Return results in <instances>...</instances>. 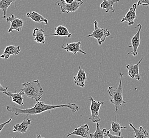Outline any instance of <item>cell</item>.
I'll return each instance as SVG.
<instances>
[{"instance_id": "1", "label": "cell", "mask_w": 149, "mask_h": 138, "mask_svg": "<svg viewBox=\"0 0 149 138\" xmlns=\"http://www.w3.org/2000/svg\"><path fill=\"white\" fill-rule=\"evenodd\" d=\"M67 107L70 109L72 113L79 111V106L75 103H67L60 105H48L45 104L43 102H37L36 104L31 108H20L14 105H10L6 106V110L12 112L18 116L20 114H26L27 115H32L42 113L45 111H51L55 108Z\"/></svg>"}, {"instance_id": "2", "label": "cell", "mask_w": 149, "mask_h": 138, "mask_svg": "<svg viewBox=\"0 0 149 138\" xmlns=\"http://www.w3.org/2000/svg\"><path fill=\"white\" fill-rule=\"evenodd\" d=\"M123 74L120 72V81L118 86L116 88H115L111 86L108 88L107 91L110 96V102L113 104L115 107V118L116 119L117 112L119 110L120 106L123 104H126V102L123 99Z\"/></svg>"}, {"instance_id": "3", "label": "cell", "mask_w": 149, "mask_h": 138, "mask_svg": "<svg viewBox=\"0 0 149 138\" xmlns=\"http://www.w3.org/2000/svg\"><path fill=\"white\" fill-rule=\"evenodd\" d=\"M22 86L23 88L20 90L24 91V95L26 97L35 99L36 102L41 99L44 90L38 80L25 82L22 84Z\"/></svg>"}, {"instance_id": "4", "label": "cell", "mask_w": 149, "mask_h": 138, "mask_svg": "<svg viewBox=\"0 0 149 138\" xmlns=\"http://www.w3.org/2000/svg\"><path fill=\"white\" fill-rule=\"evenodd\" d=\"M94 28L93 33L87 35V37L95 38L97 39L99 45H102L105 42L106 38L110 36V31L107 29L99 27L97 20L94 21Z\"/></svg>"}, {"instance_id": "5", "label": "cell", "mask_w": 149, "mask_h": 138, "mask_svg": "<svg viewBox=\"0 0 149 138\" xmlns=\"http://www.w3.org/2000/svg\"><path fill=\"white\" fill-rule=\"evenodd\" d=\"M84 4L82 0H75L71 4L66 3L64 0H60L57 1L55 4L59 6L61 10V13H71L77 11L79 8Z\"/></svg>"}, {"instance_id": "6", "label": "cell", "mask_w": 149, "mask_h": 138, "mask_svg": "<svg viewBox=\"0 0 149 138\" xmlns=\"http://www.w3.org/2000/svg\"><path fill=\"white\" fill-rule=\"evenodd\" d=\"M89 100L91 102L90 111L91 115L89 120L91 121L93 123H98L101 121V118L99 117V112L102 105L104 104V102L96 101L93 98L92 96H90Z\"/></svg>"}, {"instance_id": "7", "label": "cell", "mask_w": 149, "mask_h": 138, "mask_svg": "<svg viewBox=\"0 0 149 138\" xmlns=\"http://www.w3.org/2000/svg\"><path fill=\"white\" fill-rule=\"evenodd\" d=\"M139 28V29L137 30V33L132 37L131 42V45L128 46L129 47L132 48V51L128 53L127 55H129L130 54H132L134 56H137L138 54L137 50H138L139 47L140 45V33L141 31L142 28V26L141 24H139L138 26L135 27V28Z\"/></svg>"}, {"instance_id": "8", "label": "cell", "mask_w": 149, "mask_h": 138, "mask_svg": "<svg viewBox=\"0 0 149 138\" xmlns=\"http://www.w3.org/2000/svg\"><path fill=\"white\" fill-rule=\"evenodd\" d=\"M6 20L7 22H11V26L8 30V33H11L13 30L19 32L22 30L24 24L22 19L17 18L15 15L11 14V16L6 18Z\"/></svg>"}, {"instance_id": "9", "label": "cell", "mask_w": 149, "mask_h": 138, "mask_svg": "<svg viewBox=\"0 0 149 138\" xmlns=\"http://www.w3.org/2000/svg\"><path fill=\"white\" fill-rule=\"evenodd\" d=\"M137 4L134 3L132 7L129 9L128 12L126 15L121 20V22H127L128 26H131L134 24V20L137 17L136 15V9H137Z\"/></svg>"}, {"instance_id": "10", "label": "cell", "mask_w": 149, "mask_h": 138, "mask_svg": "<svg viewBox=\"0 0 149 138\" xmlns=\"http://www.w3.org/2000/svg\"><path fill=\"white\" fill-rule=\"evenodd\" d=\"M143 58L142 57L136 64H130L126 66V69L128 70V75L130 77L135 79L137 80L141 79V75L139 73V65L143 60Z\"/></svg>"}, {"instance_id": "11", "label": "cell", "mask_w": 149, "mask_h": 138, "mask_svg": "<svg viewBox=\"0 0 149 138\" xmlns=\"http://www.w3.org/2000/svg\"><path fill=\"white\" fill-rule=\"evenodd\" d=\"M81 42L80 41H79L77 43H70L66 44L65 46L64 45H62V48L65 49L68 53L71 52L74 55H75L78 53H81L82 54H86V52L83 51L81 48Z\"/></svg>"}, {"instance_id": "12", "label": "cell", "mask_w": 149, "mask_h": 138, "mask_svg": "<svg viewBox=\"0 0 149 138\" xmlns=\"http://www.w3.org/2000/svg\"><path fill=\"white\" fill-rule=\"evenodd\" d=\"M20 52L21 48L20 46H15L13 45H10L6 46L3 54L0 56V57L4 60H7L11 55H17L20 53Z\"/></svg>"}, {"instance_id": "13", "label": "cell", "mask_w": 149, "mask_h": 138, "mask_svg": "<svg viewBox=\"0 0 149 138\" xmlns=\"http://www.w3.org/2000/svg\"><path fill=\"white\" fill-rule=\"evenodd\" d=\"M31 120L27 116L24 118V120L20 124H16L14 126L13 132H18L20 133H26L29 126L31 125Z\"/></svg>"}, {"instance_id": "14", "label": "cell", "mask_w": 149, "mask_h": 138, "mask_svg": "<svg viewBox=\"0 0 149 138\" xmlns=\"http://www.w3.org/2000/svg\"><path fill=\"white\" fill-rule=\"evenodd\" d=\"M87 80L86 73L81 66L79 67L77 75L74 77L75 84L81 87H84L86 86V81Z\"/></svg>"}, {"instance_id": "15", "label": "cell", "mask_w": 149, "mask_h": 138, "mask_svg": "<svg viewBox=\"0 0 149 138\" xmlns=\"http://www.w3.org/2000/svg\"><path fill=\"white\" fill-rule=\"evenodd\" d=\"M90 131L89 126L88 124H85L75 128L74 130L71 133L68 134L66 137H69L72 135H78L82 138H87Z\"/></svg>"}, {"instance_id": "16", "label": "cell", "mask_w": 149, "mask_h": 138, "mask_svg": "<svg viewBox=\"0 0 149 138\" xmlns=\"http://www.w3.org/2000/svg\"><path fill=\"white\" fill-rule=\"evenodd\" d=\"M61 36V37L66 36L69 38H70L72 36V34L69 32L68 29L66 27L62 25H59L57 27L55 28V33H54L48 35H46V36Z\"/></svg>"}, {"instance_id": "17", "label": "cell", "mask_w": 149, "mask_h": 138, "mask_svg": "<svg viewBox=\"0 0 149 138\" xmlns=\"http://www.w3.org/2000/svg\"><path fill=\"white\" fill-rule=\"evenodd\" d=\"M33 35L34 37L33 40L39 44L45 43V31L42 29L35 28L33 30Z\"/></svg>"}, {"instance_id": "18", "label": "cell", "mask_w": 149, "mask_h": 138, "mask_svg": "<svg viewBox=\"0 0 149 138\" xmlns=\"http://www.w3.org/2000/svg\"><path fill=\"white\" fill-rule=\"evenodd\" d=\"M27 17L28 18L31 19L33 21H35L37 23L44 24L45 26H46L47 24V19L44 18L42 15L36 11L28 12L27 13Z\"/></svg>"}, {"instance_id": "19", "label": "cell", "mask_w": 149, "mask_h": 138, "mask_svg": "<svg viewBox=\"0 0 149 138\" xmlns=\"http://www.w3.org/2000/svg\"><path fill=\"white\" fill-rule=\"evenodd\" d=\"M129 124L133 130L134 138H149V133L147 130L144 129L143 126H140L139 129H136L132 123H130Z\"/></svg>"}, {"instance_id": "20", "label": "cell", "mask_w": 149, "mask_h": 138, "mask_svg": "<svg viewBox=\"0 0 149 138\" xmlns=\"http://www.w3.org/2000/svg\"><path fill=\"white\" fill-rule=\"evenodd\" d=\"M24 95V91L20 90L19 93H12L11 92L8 91L7 95L12 98V101L15 102L19 106H23L24 105V101H23V95Z\"/></svg>"}, {"instance_id": "21", "label": "cell", "mask_w": 149, "mask_h": 138, "mask_svg": "<svg viewBox=\"0 0 149 138\" xmlns=\"http://www.w3.org/2000/svg\"><path fill=\"white\" fill-rule=\"evenodd\" d=\"M119 1L120 0H103L100 6L102 9L104 10L107 13L109 11L115 12V10L113 8V4L119 2Z\"/></svg>"}, {"instance_id": "22", "label": "cell", "mask_w": 149, "mask_h": 138, "mask_svg": "<svg viewBox=\"0 0 149 138\" xmlns=\"http://www.w3.org/2000/svg\"><path fill=\"white\" fill-rule=\"evenodd\" d=\"M127 129L126 126H122L120 123L117 122V121H113L111 122V128L109 130L110 133L113 135H116L118 134V135H122V129Z\"/></svg>"}, {"instance_id": "23", "label": "cell", "mask_w": 149, "mask_h": 138, "mask_svg": "<svg viewBox=\"0 0 149 138\" xmlns=\"http://www.w3.org/2000/svg\"><path fill=\"white\" fill-rule=\"evenodd\" d=\"M17 0H0V10L3 11V15L2 18L6 19V17L7 10L12 3L15 4Z\"/></svg>"}, {"instance_id": "24", "label": "cell", "mask_w": 149, "mask_h": 138, "mask_svg": "<svg viewBox=\"0 0 149 138\" xmlns=\"http://www.w3.org/2000/svg\"><path fill=\"white\" fill-rule=\"evenodd\" d=\"M107 131V130L105 128L102 130L100 129V123L99 122L97 123V128L95 132L90 133L89 135H88L86 138H104L105 132Z\"/></svg>"}, {"instance_id": "25", "label": "cell", "mask_w": 149, "mask_h": 138, "mask_svg": "<svg viewBox=\"0 0 149 138\" xmlns=\"http://www.w3.org/2000/svg\"><path fill=\"white\" fill-rule=\"evenodd\" d=\"M104 135L106 136L107 138H124V136L123 135H113L110 133V131L108 130L105 132Z\"/></svg>"}, {"instance_id": "26", "label": "cell", "mask_w": 149, "mask_h": 138, "mask_svg": "<svg viewBox=\"0 0 149 138\" xmlns=\"http://www.w3.org/2000/svg\"><path fill=\"white\" fill-rule=\"evenodd\" d=\"M137 6H146L149 7V0H139Z\"/></svg>"}, {"instance_id": "27", "label": "cell", "mask_w": 149, "mask_h": 138, "mask_svg": "<svg viewBox=\"0 0 149 138\" xmlns=\"http://www.w3.org/2000/svg\"><path fill=\"white\" fill-rule=\"evenodd\" d=\"M11 121H12V117H11L10 119H9V120L7 121L6 122L3 123H1V124H0V132L2 131V130L3 128H4V126H6V124H8L10 123V122H11Z\"/></svg>"}, {"instance_id": "28", "label": "cell", "mask_w": 149, "mask_h": 138, "mask_svg": "<svg viewBox=\"0 0 149 138\" xmlns=\"http://www.w3.org/2000/svg\"><path fill=\"white\" fill-rule=\"evenodd\" d=\"M8 87L4 88L0 84V92H2L3 93H5V94H6V95H7L8 93Z\"/></svg>"}, {"instance_id": "29", "label": "cell", "mask_w": 149, "mask_h": 138, "mask_svg": "<svg viewBox=\"0 0 149 138\" xmlns=\"http://www.w3.org/2000/svg\"><path fill=\"white\" fill-rule=\"evenodd\" d=\"M75 0H64L65 2L66 3H68V4L72 3Z\"/></svg>"}, {"instance_id": "30", "label": "cell", "mask_w": 149, "mask_h": 138, "mask_svg": "<svg viewBox=\"0 0 149 138\" xmlns=\"http://www.w3.org/2000/svg\"><path fill=\"white\" fill-rule=\"evenodd\" d=\"M37 138H43V137H42L41 135H40V134H38L37 135Z\"/></svg>"}, {"instance_id": "31", "label": "cell", "mask_w": 149, "mask_h": 138, "mask_svg": "<svg viewBox=\"0 0 149 138\" xmlns=\"http://www.w3.org/2000/svg\"><path fill=\"white\" fill-rule=\"evenodd\" d=\"M12 138H16V137H13Z\"/></svg>"}]
</instances>
